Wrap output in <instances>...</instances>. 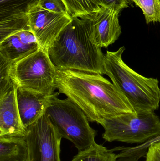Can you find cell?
<instances>
[{
    "label": "cell",
    "instance_id": "obj_2",
    "mask_svg": "<svg viewBox=\"0 0 160 161\" xmlns=\"http://www.w3.org/2000/svg\"><path fill=\"white\" fill-rule=\"evenodd\" d=\"M93 16L74 18L48 49L56 69L104 75V55L98 44Z\"/></svg>",
    "mask_w": 160,
    "mask_h": 161
},
{
    "label": "cell",
    "instance_id": "obj_5",
    "mask_svg": "<svg viewBox=\"0 0 160 161\" xmlns=\"http://www.w3.org/2000/svg\"><path fill=\"white\" fill-rule=\"evenodd\" d=\"M106 142L143 144L160 135V118L154 112L121 114L101 122Z\"/></svg>",
    "mask_w": 160,
    "mask_h": 161
},
{
    "label": "cell",
    "instance_id": "obj_8",
    "mask_svg": "<svg viewBox=\"0 0 160 161\" xmlns=\"http://www.w3.org/2000/svg\"><path fill=\"white\" fill-rule=\"evenodd\" d=\"M28 16L30 31L40 47L47 51L73 20L69 14L49 11L38 4L30 9Z\"/></svg>",
    "mask_w": 160,
    "mask_h": 161
},
{
    "label": "cell",
    "instance_id": "obj_12",
    "mask_svg": "<svg viewBox=\"0 0 160 161\" xmlns=\"http://www.w3.org/2000/svg\"><path fill=\"white\" fill-rule=\"evenodd\" d=\"M119 13L112 8L101 6L93 16L96 39L101 48H108L113 44L122 34Z\"/></svg>",
    "mask_w": 160,
    "mask_h": 161
},
{
    "label": "cell",
    "instance_id": "obj_9",
    "mask_svg": "<svg viewBox=\"0 0 160 161\" xmlns=\"http://www.w3.org/2000/svg\"><path fill=\"white\" fill-rule=\"evenodd\" d=\"M16 89L11 77L0 80V136H26L18 109Z\"/></svg>",
    "mask_w": 160,
    "mask_h": 161
},
{
    "label": "cell",
    "instance_id": "obj_20",
    "mask_svg": "<svg viewBox=\"0 0 160 161\" xmlns=\"http://www.w3.org/2000/svg\"><path fill=\"white\" fill-rule=\"evenodd\" d=\"M101 7L106 6L112 8L117 11H120L128 7V0H99Z\"/></svg>",
    "mask_w": 160,
    "mask_h": 161
},
{
    "label": "cell",
    "instance_id": "obj_17",
    "mask_svg": "<svg viewBox=\"0 0 160 161\" xmlns=\"http://www.w3.org/2000/svg\"><path fill=\"white\" fill-rule=\"evenodd\" d=\"M143 11L147 24L160 22V0H132Z\"/></svg>",
    "mask_w": 160,
    "mask_h": 161
},
{
    "label": "cell",
    "instance_id": "obj_1",
    "mask_svg": "<svg viewBox=\"0 0 160 161\" xmlns=\"http://www.w3.org/2000/svg\"><path fill=\"white\" fill-rule=\"evenodd\" d=\"M54 86L86 115L89 122L136 113L114 84L97 74L56 69Z\"/></svg>",
    "mask_w": 160,
    "mask_h": 161
},
{
    "label": "cell",
    "instance_id": "obj_10",
    "mask_svg": "<svg viewBox=\"0 0 160 161\" xmlns=\"http://www.w3.org/2000/svg\"><path fill=\"white\" fill-rule=\"evenodd\" d=\"M39 1L0 0V42L18 32L30 31L28 13Z\"/></svg>",
    "mask_w": 160,
    "mask_h": 161
},
{
    "label": "cell",
    "instance_id": "obj_11",
    "mask_svg": "<svg viewBox=\"0 0 160 161\" xmlns=\"http://www.w3.org/2000/svg\"><path fill=\"white\" fill-rule=\"evenodd\" d=\"M53 94L47 95L17 87L16 97L19 113L26 129L46 113Z\"/></svg>",
    "mask_w": 160,
    "mask_h": 161
},
{
    "label": "cell",
    "instance_id": "obj_14",
    "mask_svg": "<svg viewBox=\"0 0 160 161\" xmlns=\"http://www.w3.org/2000/svg\"><path fill=\"white\" fill-rule=\"evenodd\" d=\"M25 136H0V161H27Z\"/></svg>",
    "mask_w": 160,
    "mask_h": 161
},
{
    "label": "cell",
    "instance_id": "obj_18",
    "mask_svg": "<svg viewBox=\"0 0 160 161\" xmlns=\"http://www.w3.org/2000/svg\"><path fill=\"white\" fill-rule=\"evenodd\" d=\"M38 5L49 11L68 14L63 0H39Z\"/></svg>",
    "mask_w": 160,
    "mask_h": 161
},
{
    "label": "cell",
    "instance_id": "obj_3",
    "mask_svg": "<svg viewBox=\"0 0 160 161\" xmlns=\"http://www.w3.org/2000/svg\"><path fill=\"white\" fill-rule=\"evenodd\" d=\"M124 46L104 55V74L126 98L136 113L158 109L160 88L157 78L145 77L129 67L123 59Z\"/></svg>",
    "mask_w": 160,
    "mask_h": 161
},
{
    "label": "cell",
    "instance_id": "obj_21",
    "mask_svg": "<svg viewBox=\"0 0 160 161\" xmlns=\"http://www.w3.org/2000/svg\"><path fill=\"white\" fill-rule=\"evenodd\" d=\"M147 149L145 161H160V141L151 144Z\"/></svg>",
    "mask_w": 160,
    "mask_h": 161
},
{
    "label": "cell",
    "instance_id": "obj_19",
    "mask_svg": "<svg viewBox=\"0 0 160 161\" xmlns=\"http://www.w3.org/2000/svg\"><path fill=\"white\" fill-rule=\"evenodd\" d=\"M147 149L136 148V147L125 150L118 154L116 161H139L140 158L144 157L146 154Z\"/></svg>",
    "mask_w": 160,
    "mask_h": 161
},
{
    "label": "cell",
    "instance_id": "obj_16",
    "mask_svg": "<svg viewBox=\"0 0 160 161\" xmlns=\"http://www.w3.org/2000/svg\"><path fill=\"white\" fill-rule=\"evenodd\" d=\"M119 155L96 143L89 148L78 152L71 161H116Z\"/></svg>",
    "mask_w": 160,
    "mask_h": 161
},
{
    "label": "cell",
    "instance_id": "obj_22",
    "mask_svg": "<svg viewBox=\"0 0 160 161\" xmlns=\"http://www.w3.org/2000/svg\"><path fill=\"white\" fill-rule=\"evenodd\" d=\"M159 141H160V135L156 137V138H154V139H152V140H150L149 142H147L143 144H142L139 146L136 147L141 148V149H147L150 144L153 143L159 142Z\"/></svg>",
    "mask_w": 160,
    "mask_h": 161
},
{
    "label": "cell",
    "instance_id": "obj_15",
    "mask_svg": "<svg viewBox=\"0 0 160 161\" xmlns=\"http://www.w3.org/2000/svg\"><path fill=\"white\" fill-rule=\"evenodd\" d=\"M68 13L72 18L93 16L99 10V0H63Z\"/></svg>",
    "mask_w": 160,
    "mask_h": 161
},
{
    "label": "cell",
    "instance_id": "obj_7",
    "mask_svg": "<svg viewBox=\"0 0 160 161\" xmlns=\"http://www.w3.org/2000/svg\"><path fill=\"white\" fill-rule=\"evenodd\" d=\"M27 161H61L62 138L46 113L26 129Z\"/></svg>",
    "mask_w": 160,
    "mask_h": 161
},
{
    "label": "cell",
    "instance_id": "obj_6",
    "mask_svg": "<svg viewBox=\"0 0 160 161\" xmlns=\"http://www.w3.org/2000/svg\"><path fill=\"white\" fill-rule=\"evenodd\" d=\"M56 69L47 50L40 47L35 52L12 63L10 76L17 87L50 95L54 86Z\"/></svg>",
    "mask_w": 160,
    "mask_h": 161
},
{
    "label": "cell",
    "instance_id": "obj_13",
    "mask_svg": "<svg viewBox=\"0 0 160 161\" xmlns=\"http://www.w3.org/2000/svg\"><path fill=\"white\" fill-rule=\"evenodd\" d=\"M40 47L34 35L31 31L23 30L0 42V56L13 63Z\"/></svg>",
    "mask_w": 160,
    "mask_h": 161
},
{
    "label": "cell",
    "instance_id": "obj_4",
    "mask_svg": "<svg viewBox=\"0 0 160 161\" xmlns=\"http://www.w3.org/2000/svg\"><path fill=\"white\" fill-rule=\"evenodd\" d=\"M60 93H54L46 114L62 139L71 142L79 152L95 144L97 131L84 112L69 98L59 99Z\"/></svg>",
    "mask_w": 160,
    "mask_h": 161
}]
</instances>
